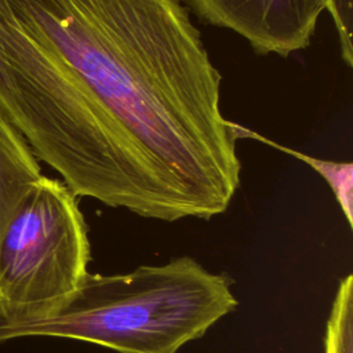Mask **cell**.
Here are the masks:
<instances>
[{"mask_svg":"<svg viewBox=\"0 0 353 353\" xmlns=\"http://www.w3.org/2000/svg\"><path fill=\"white\" fill-rule=\"evenodd\" d=\"M221 80L181 0H0V117L76 197L225 212L241 163Z\"/></svg>","mask_w":353,"mask_h":353,"instance_id":"obj_1","label":"cell"},{"mask_svg":"<svg viewBox=\"0 0 353 353\" xmlns=\"http://www.w3.org/2000/svg\"><path fill=\"white\" fill-rule=\"evenodd\" d=\"M232 280L190 256L142 265L127 273H87L55 313L0 323V342L55 336L117 353H176L237 306Z\"/></svg>","mask_w":353,"mask_h":353,"instance_id":"obj_2","label":"cell"},{"mask_svg":"<svg viewBox=\"0 0 353 353\" xmlns=\"http://www.w3.org/2000/svg\"><path fill=\"white\" fill-rule=\"evenodd\" d=\"M88 228L77 197L41 176L23 196L0 237V323L47 317L88 273Z\"/></svg>","mask_w":353,"mask_h":353,"instance_id":"obj_3","label":"cell"},{"mask_svg":"<svg viewBox=\"0 0 353 353\" xmlns=\"http://www.w3.org/2000/svg\"><path fill=\"white\" fill-rule=\"evenodd\" d=\"M207 23L244 37L255 52L288 57L310 44L325 0H186Z\"/></svg>","mask_w":353,"mask_h":353,"instance_id":"obj_4","label":"cell"},{"mask_svg":"<svg viewBox=\"0 0 353 353\" xmlns=\"http://www.w3.org/2000/svg\"><path fill=\"white\" fill-rule=\"evenodd\" d=\"M41 176L40 164L23 138L0 117V237L23 196Z\"/></svg>","mask_w":353,"mask_h":353,"instance_id":"obj_5","label":"cell"},{"mask_svg":"<svg viewBox=\"0 0 353 353\" xmlns=\"http://www.w3.org/2000/svg\"><path fill=\"white\" fill-rule=\"evenodd\" d=\"M237 132L240 138H251L256 139L262 143H266L277 150H281L287 154L296 157L298 160L303 161L309 167H312L317 174L323 176V179L331 188L349 226H353V164L350 161H332V160H323L313 156L303 154L295 149L283 146L274 141H270L266 137L259 135L258 132L237 124Z\"/></svg>","mask_w":353,"mask_h":353,"instance_id":"obj_6","label":"cell"},{"mask_svg":"<svg viewBox=\"0 0 353 353\" xmlns=\"http://www.w3.org/2000/svg\"><path fill=\"white\" fill-rule=\"evenodd\" d=\"M325 353H353V276L347 274L336 290L324 336Z\"/></svg>","mask_w":353,"mask_h":353,"instance_id":"obj_7","label":"cell"},{"mask_svg":"<svg viewBox=\"0 0 353 353\" xmlns=\"http://www.w3.org/2000/svg\"><path fill=\"white\" fill-rule=\"evenodd\" d=\"M325 10L331 14L335 29H336L342 61L349 68H352L353 66L352 0H325Z\"/></svg>","mask_w":353,"mask_h":353,"instance_id":"obj_8","label":"cell"}]
</instances>
